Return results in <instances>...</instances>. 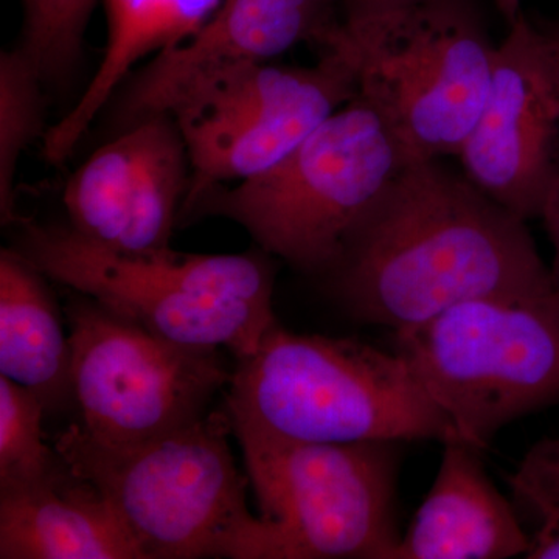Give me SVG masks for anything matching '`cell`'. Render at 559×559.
<instances>
[{"mask_svg": "<svg viewBox=\"0 0 559 559\" xmlns=\"http://www.w3.org/2000/svg\"><path fill=\"white\" fill-rule=\"evenodd\" d=\"M319 282L356 322L393 331L557 285L527 221L443 159L411 162L390 180Z\"/></svg>", "mask_w": 559, "mask_h": 559, "instance_id": "cell-1", "label": "cell"}, {"mask_svg": "<svg viewBox=\"0 0 559 559\" xmlns=\"http://www.w3.org/2000/svg\"><path fill=\"white\" fill-rule=\"evenodd\" d=\"M224 411L235 437L285 443L462 440L399 352L280 323L237 360Z\"/></svg>", "mask_w": 559, "mask_h": 559, "instance_id": "cell-2", "label": "cell"}, {"mask_svg": "<svg viewBox=\"0 0 559 559\" xmlns=\"http://www.w3.org/2000/svg\"><path fill=\"white\" fill-rule=\"evenodd\" d=\"M226 411L140 447L110 450L76 425L58 439L70 471L100 491L145 559H280L270 522L249 511Z\"/></svg>", "mask_w": 559, "mask_h": 559, "instance_id": "cell-3", "label": "cell"}, {"mask_svg": "<svg viewBox=\"0 0 559 559\" xmlns=\"http://www.w3.org/2000/svg\"><path fill=\"white\" fill-rule=\"evenodd\" d=\"M17 252L105 310L189 347L252 355L277 325L272 255H198L171 248L112 252L72 227L22 224Z\"/></svg>", "mask_w": 559, "mask_h": 559, "instance_id": "cell-4", "label": "cell"}, {"mask_svg": "<svg viewBox=\"0 0 559 559\" xmlns=\"http://www.w3.org/2000/svg\"><path fill=\"white\" fill-rule=\"evenodd\" d=\"M411 162L358 94L270 170L210 190L179 224L234 221L261 250L319 280L374 198Z\"/></svg>", "mask_w": 559, "mask_h": 559, "instance_id": "cell-5", "label": "cell"}, {"mask_svg": "<svg viewBox=\"0 0 559 559\" xmlns=\"http://www.w3.org/2000/svg\"><path fill=\"white\" fill-rule=\"evenodd\" d=\"M460 439L487 450L518 419L559 406V286L455 305L393 331Z\"/></svg>", "mask_w": 559, "mask_h": 559, "instance_id": "cell-6", "label": "cell"}, {"mask_svg": "<svg viewBox=\"0 0 559 559\" xmlns=\"http://www.w3.org/2000/svg\"><path fill=\"white\" fill-rule=\"evenodd\" d=\"M336 49L411 160L459 156L487 102L498 50L469 0H418L344 21Z\"/></svg>", "mask_w": 559, "mask_h": 559, "instance_id": "cell-7", "label": "cell"}, {"mask_svg": "<svg viewBox=\"0 0 559 559\" xmlns=\"http://www.w3.org/2000/svg\"><path fill=\"white\" fill-rule=\"evenodd\" d=\"M237 440L282 559H393L399 441Z\"/></svg>", "mask_w": 559, "mask_h": 559, "instance_id": "cell-8", "label": "cell"}, {"mask_svg": "<svg viewBox=\"0 0 559 559\" xmlns=\"http://www.w3.org/2000/svg\"><path fill=\"white\" fill-rule=\"evenodd\" d=\"M80 296L68 316L84 439L110 450L140 447L212 411L231 378L219 349L176 344Z\"/></svg>", "mask_w": 559, "mask_h": 559, "instance_id": "cell-9", "label": "cell"}, {"mask_svg": "<svg viewBox=\"0 0 559 559\" xmlns=\"http://www.w3.org/2000/svg\"><path fill=\"white\" fill-rule=\"evenodd\" d=\"M356 95L344 50L320 53L312 66L253 62L202 81L170 112L190 159L179 219L210 190L270 170Z\"/></svg>", "mask_w": 559, "mask_h": 559, "instance_id": "cell-10", "label": "cell"}, {"mask_svg": "<svg viewBox=\"0 0 559 559\" xmlns=\"http://www.w3.org/2000/svg\"><path fill=\"white\" fill-rule=\"evenodd\" d=\"M457 157L492 201L540 219L559 176V55L524 13L498 44L487 102Z\"/></svg>", "mask_w": 559, "mask_h": 559, "instance_id": "cell-11", "label": "cell"}, {"mask_svg": "<svg viewBox=\"0 0 559 559\" xmlns=\"http://www.w3.org/2000/svg\"><path fill=\"white\" fill-rule=\"evenodd\" d=\"M190 159L171 116L151 117L120 131L66 183L69 226L112 252L170 248L189 193Z\"/></svg>", "mask_w": 559, "mask_h": 559, "instance_id": "cell-12", "label": "cell"}, {"mask_svg": "<svg viewBox=\"0 0 559 559\" xmlns=\"http://www.w3.org/2000/svg\"><path fill=\"white\" fill-rule=\"evenodd\" d=\"M342 22L341 0H223L193 35L157 51L130 80L114 110L119 132L170 116L187 92L224 70L267 62L300 44L323 53Z\"/></svg>", "mask_w": 559, "mask_h": 559, "instance_id": "cell-13", "label": "cell"}, {"mask_svg": "<svg viewBox=\"0 0 559 559\" xmlns=\"http://www.w3.org/2000/svg\"><path fill=\"white\" fill-rule=\"evenodd\" d=\"M480 452L463 440L443 444L432 487L393 559L525 558L530 535L489 479Z\"/></svg>", "mask_w": 559, "mask_h": 559, "instance_id": "cell-14", "label": "cell"}, {"mask_svg": "<svg viewBox=\"0 0 559 559\" xmlns=\"http://www.w3.org/2000/svg\"><path fill=\"white\" fill-rule=\"evenodd\" d=\"M0 559H145L97 488L60 484L0 491Z\"/></svg>", "mask_w": 559, "mask_h": 559, "instance_id": "cell-15", "label": "cell"}, {"mask_svg": "<svg viewBox=\"0 0 559 559\" xmlns=\"http://www.w3.org/2000/svg\"><path fill=\"white\" fill-rule=\"evenodd\" d=\"M223 0H105L108 44L80 100L44 134L43 154L60 165L76 148L92 121L112 100L142 58L189 38Z\"/></svg>", "mask_w": 559, "mask_h": 559, "instance_id": "cell-16", "label": "cell"}, {"mask_svg": "<svg viewBox=\"0 0 559 559\" xmlns=\"http://www.w3.org/2000/svg\"><path fill=\"white\" fill-rule=\"evenodd\" d=\"M44 277L16 249L0 252V374L60 411L73 401L72 348Z\"/></svg>", "mask_w": 559, "mask_h": 559, "instance_id": "cell-17", "label": "cell"}, {"mask_svg": "<svg viewBox=\"0 0 559 559\" xmlns=\"http://www.w3.org/2000/svg\"><path fill=\"white\" fill-rule=\"evenodd\" d=\"M47 409L38 395L0 374V491L60 484L72 476L44 440Z\"/></svg>", "mask_w": 559, "mask_h": 559, "instance_id": "cell-18", "label": "cell"}, {"mask_svg": "<svg viewBox=\"0 0 559 559\" xmlns=\"http://www.w3.org/2000/svg\"><path fill=\"white\" fill-rule=\"evenodd\" d=\"M44 83L39 69L22 47L0 55V216L3 226L17 221V165L22 153L43 134Z\"/></svg>", "mask_w": 559, "mask_h": 559, "instance_id": "cell-19", "label": "cell"}, {"mask_svg": "<svg viewBox=\"0 0 559 559\" xmlns=\"http://www.w3.org/2000/svg\"><path fill=\"white\" fill-rule=\"evenodd\" d=\"M95 3L97 0H22L21 47L31 55L44 81L64 79L75 68Z\"/></svg>", "mask_w": 559, "mask_h": 559, "instance_id": "cell-20", "label": "cell"}, {"mask_svg": "<svg viewBox=\"0 0 559 559\" xmlns=\"http://www.w3.org/2000/svg\"><path fill=\"white\" fill-rule=\"evenodd\" d=\"M514 496L539 511L559 503V439H543L533 444L509 477Z\"/></svg>", "mask_w": 559, "mask_h": 559, "instance_id": "cell-21", "label": "cell"}, {"mask_svg": "<svg viewBox=\"0 0 559 559\" xmlns=\"http://www.w3.org/2000/svg\"><path fill=\"white\" fill-rule=\"evenodd\" d=\"M538 528L530 536L527 559H559V503L536 511Z\"/></svg>", "mask_w": 559, "mask_h": 559, "instance_id": "cell-22", "label": "cell"}, {"mask_svg": "<svg viewBox=\"0 0 559 559\" xmlns=\"http://www.w3.org/2000/svg\"><path fill=\"white\" fill-rule=\"evenodd\" d=\"M415 2L418 0H341L342 17L345 22L370 20Z\"/></svg>", "mask_w": 559, "mask_h": 559, "instance_id": "cell-23", "label": "cell"}, {"mask_svg": "<svg viewBox=\"0 0 559 559\" xmlns=\"http://www.w3.org/2000/svg\"><path fill=\"white\" fill-rule=\"evenodd\" d=\"M544 226H546L547 235L554 257H551L550 270L554 274L555 282L559 286V176L557 182L551 187L546 204H544L543 215H540Z\"/></svg>", "mask_w": 559, "mask_h": 559, "instance_id": "cell-24", "label": "cell"}, {"mask_svg": "<svg viewBox=\"0 0 559 559\" xmlns=\"http://www.w3.org/2000/svg\"><path fill=\"white\" fill-rule=\"evenodd\" d=\"M492 2H495L496 9L499 10V13L502 14L503 20L509 25L513 24L522 13V0H492Z\"/></svg>", "mask_w": 559, "mask_h": 559, "instance_id": "cell-25", "label": "cell"}, {"mask_svg": "<svg viewBox=\"0 0 559 559\" xmlns=\"http://www.w3.org/2000/svg\"><path fill=\"white\" fill-rule=\"evenodd\" d=\"M538 25L543 28V32L546 33L547 38L554 44L555 50H557L559 55V21H540Z\"/></svg>", "mask_w": 559, "mask_h": 559, "instance_id": "cell-26", "label": "cell"}]
</instances>
